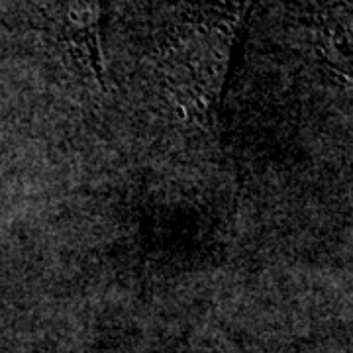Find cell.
<instances>
[{
  "mask_svg": "<svg viewBox=\"0 0 353 353\" xmlns=\"http://www.w3.org/2000/svg\"><path fill=\"white\" fill-rule=\"evenodd\" d=\"M252 2H204L169 32L157 53L161 90L190 126L210 128L214 122L236 39Z\"/></svg>",
  "mask_w": 353,
  "mask_h": 353,
  "instance_id": "cell-1",
  "label": "cell"
},
{
  "mask_svg": "<svg viewBox=\"0 0 353 353\" xmlns=\"http://www.w3.org/2000/svg\"><path fill=\"white\" fill-rule=\"evenodd\" d=\"M59 12L71 50L92 71L97 81L102 83L101 0H59Z\"/></svg>",
  "mask_w": 353,
  "mask_h": 353,
  "instance_id": "cell-2",
  "label": "cell"
}]
</instances>
